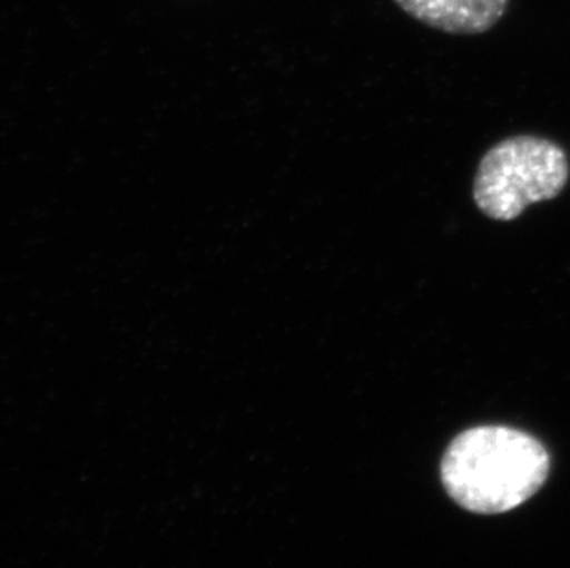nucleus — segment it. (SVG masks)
<instances>
[{
  "mask_svg": "<svg viewBox=\"0 0 570 568\" xmlns=\"http://www.w3.org/2000/svg\"><path fill=\"white\" fill-rule=\"evenodd\" d=\"M426 27L456 36H476L495 27L510 0H393Z\"/></svg>",
  "mask_w": 570,
  "mask_h": 568,
  "instance_id": "obj_3",
  "label": "nucleus"
},
{
  "mask_svg": "<svg viewBox=\"0 0 570 568\" xmlns=\"http://www.w3.org/2000/svg\"><path fill=\"white\" fill-rule=\"evenodd\" d=\"M549 469V452L533 435L508 427H476L446 449L442 480L465 510L507 513L538 493Z\"/></svg>",
  "mask_w": 570,
  "mask_h": 568,
  "instance_id": "obj_1",
  "label": "nucleus"
},
{
  "mask_svg": "<svg viewBox=\"0 0 570 568\" xmlns=\"http://www.w3.org/2000/svg\"><path fill=\"white\" fill-rule=\"evenodd\" d=\"M569 174V157L561 146L533 135L511 137L480 159L474 204L491 221H515L530 205L558 198Z\"/></svg>",
  "mask_w": 570,
  "mask_h": 568,
  "instance_id": "obj_2",
  "label": "nucleus"
}]
</instances>
